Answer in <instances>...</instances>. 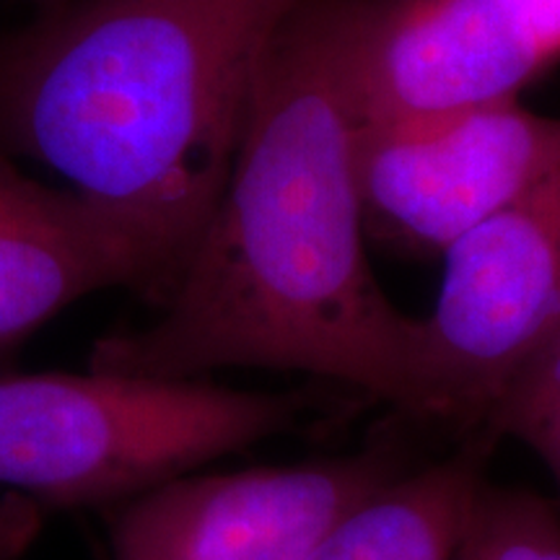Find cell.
<instances>
[{"label": "cell", "instance_id": "cell-1", "mask_svg": "<svg viewBox=\"0 0 560 560\" xmlns=\"http://www.w3.org/2000/svg\"><path fill=\"white\" fill-rule=\"evenodd\" d=\"M355 0H301L265 55L226 187L161 317L89 369L198 380L257 366L332 380L423 420L420 319L366 257L348 39Z\"/></svg>", "mask_w": 560, "mask_h": 560}, {"label": "cell", "instance_id": "cell-2", "mask_svg": "<svg viewBox=\"0 0 560 560\" xmlns=\"http://www.w3.org/2000/svg\"><path fill=\"white\" fill-rule=\"evenodd\" d=\"M301 0H58L0 34V151L202 240Z\"/></svg>", "mask_w": 560, "mask_h": 560}, {"label": "cell", "instance_id": "cell-3", "mask_svg": "<svg viewBox=\"0 0 560 560\" xmlns=\"http://www.w3.org/2000/svg\"><path fill=\"white\" fill-rule=\"evenodd\" d=\"M314 392L45 371L0 376V482L42 506H120L223 454L299 429Z\"/></svg>", "mask_w": 560, "mask_h": 560}, {"label": "cell", "instance_id": "cell-4", "mask_svg": "<svg viewBox=\"0 0 560 560\" xmlns=\"http://www.w3.org/2000/svg\"><path fill=\"white\" fill-rule=\"evenodd\" d=\"M560 330V166L444 252L420 317L423 420L482 431L524 361Z\"/></svg>", "mask_w": 560, "mask_h": 560}, {"label": "cell", "instance_id": "cell-5", "mask_svg": "<svg viewBox=\"0 0 560 560\" xmlns=\"http://www.w3.org/2000/svg\"><path fill=\"white\" fill-rule=\"evenodd\" d=\"M560 166V117L516 100L431 120L359 128L355 174L369 240L433 257Z\"/></svg>", "mask_w": 560, "mask_h": 560}, {"label": "cell", "instance_id": "cell-6", "mask_svg": "<svg viewBox=\"0 0 560 560\" xmlns=\"http://www.w3.org/2000/svg\"><path fill=\"white\" fill-rule=\"evenodd\" d=\"M558 60L532 0H355L350 16L359 128L516 100Z\"/></svg>", "mask_w": 560, "mask_h": 560}, {"label": "cell", "instance_id": "cell-7", "mask_svg": "<svg viewBox=\"0 0 560 560\" xmlns=\"http://www.w3.org/2000/svg\"><path fill=\"white\" fill-rule=\"evenodd\" d=\"M400 475L384 450L198 475L109 509L115 560H314L348 511Z\"/></svg>", "mask_w": 560, "mask_h": 560}, {"label": "cell", "instance_id": "cell-8", "mask_svg": "<svg viewBox=\"0 0 560 560\" xmlns=\"http://www.w3.org/2000/svg\"><path fill=\"white\" fill-rule=\"evenodd\" d=\"M198 242L161 215L39 185L0 151V361L86 293L130 289L161 310Z\"/></svg>", "mask_w": 560, "mask_h": 560}, {"label": "cell", "instance_id": "cell-9", "mask_svg": "<svg viewBox=\"0 0 560 560\" xmlns=\"http://www.w3.org/2000/svg\"><path fill=\"white\" fill-rule=\"evenodd\" d=\"M495 439L436 465L397 475L335 524L314 560H454Z\"/></svg>", "mask_w": 560, "mask_h": 560}, {"label": "cell", "instance_id": "cell-10", "mask_svg": "<svg viewBox=\"0 0 560 560\" xmlns=\"http://www.w3.org/2000/svg\"><path fill=\"white\" fill-rule=\"evenodd\" d=\"M454 560H560V514L532 490L486 482Z\"/></svg>", "mask_w": 560, "mask_h": 560}, {"label": "cell", "instance_id": "cell-11", "mask_svg": "<svg viewBox=\"0 0 560 560\" xmlns=\"http://www.w3.org/2000/svg\"><path fill=\"white\" fill-rule=\"evenodd\" d=\"M480 433L522 441L560 490V330L511 376Z\"/></svg>", "mask_w": 560, "mask_h": 560}, {"label": "cell", "instance_id": "cell-12", "mask_svg": "<svg viewBox=\"0 0 560 560\" xmlns=\"http://www.w3.org/2000/svg\"><path fill=\"white\" fill-rule=\"evenodd\" d=\"M42 529V503L30 495L0 499V560H16L32 548Z\"/></svg>", "mask_w": 560, "mask_h": 560}, {"label": "cell", "instance_id": "cell-13", "mask_svg": "<svg viewBox=\"0 0 560 560\" xmlns=\"http://www.w3.org/2000/svg\"><path fill=\"white\" fill-rule=\"evenodd\" d=\"M52 3H58V0H42V5H52Z\"/></svg>", "mask_w": 560, "mask_h": 560}]
</instances>
